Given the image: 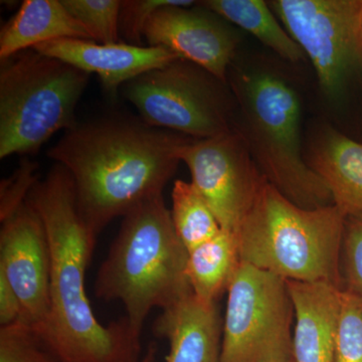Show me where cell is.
Wrapping results in <instances>:
<instances>
[{
    "instance_id": "cell-15",
    "label": "cell",
    "mask_w": 362,
    "mask_h": 362,
    "mask_svg": "<svg viewBox=\"0 0 362 362\" xmlns=\"http://www.w3.org/2000/svg\"><path fill=\"white\" fill-rule=\"evenodd\" d=\"M294 306V362H334L342 289L330 283L286 281Z\"/></svg>"
},
{
    "instance_id": "cell-13",
    "label": "cell",
    "mask_w": 362,
    "mask_h": 362,
    "mask_svg": "<svg viewBox=\"0 0 362 362\" xmlns=\"http://www.w3.org/2000/svg\"><path fill=\"white\" fill-rule=\"evenodd\" d=\"M33 49L61 59L90 75L96 74L111 96H115L133 78L180 59L175 52L161 47L126 42L103 45L78 39L52 40L37 45Z\"/></svg>"
},
{
    "instance_id": "cell-21",
    "label": "cell",
    "mask_w": 362,
    "mask_h": 362,
    "mask_svg": "<svg viewBox=\"0 0 362 362\" xmlns=\"http://www.w3.org/2000/svg\"><path fill=\"white\" fill-rule=\"evenodd\" d=\"M0 362H63L37 328L23 322L0 327Z\"/></svg>"
},
{
    "instance_id": "cell-2",
    "label": "cell",
    "mask_w": 362,
    "mask_h": 362,
    "mask_svg": "<svg viewBox=\"0 0 362 362\" xmlns=\"http://www.w3.org/2000/svg\"><path fill=\"white\" fill-rule=\"evenodd\" d=\"M28 202L44 223L51 251V308L40 331L63 362H139L141 334L127 317L105 326L86 292L93 237L78 214L70 173L54 164Z\"/></svg>"
},
{
    "instance_id": "cell-9",
    "label": "cell",
    "mask_w": 362,
    "mask_h": 362,
    "mask_svg": "<svg viewBox=\"0 0 362 362\" xmlns=\"http://www.w3.org/2000/svg\"><path fill=\"white\" fill-rule=\"evenodd\" d=\"M285 30L310 59L324 95L335 99L362 61V0H273Z\"/></svg>"
},
{
    "instance_id": "cell-29",
    "label": "cell",
    "mask_w": 362,
    "mask_h": 362,
    "mask_svg": "<svg viewBox=\"0 0 362 362\" xmlns=\"http://www.w3.org/2000/svg\"><path fill=\"white\" fill-rule=\"evenodd\" d=\"M282 362H294V361H282Z\"/></svg>"
},
{
    "instance_id": "cell-5",
    "label": "cell",
    "mask_w": 362,
    "mask_h": 362,
    "mask_svg": "<svg viewBox=\"0 0 362 362\" xmlns=\"http://www.w3.org/2000/svg\"><path fill=\"white\" fill-rule=\"evenodd\" d=\"M228 85L239 112L235 127L266 180L303 209L333 204L329 188L303 156L301 102L293 86L268 70L239 71Z\"/></svg>"
},
{
    "instance_id": "cell-30",
    "label": "cell",
    "mask_w": 362,
    "mask_h": 362,
    "mask_svg": "<svg viewBox=\"0 0 362 362\" xmlns=\"http://www.w3.org/2000/svg\"><path fill=\"white\" fill-rule=\"evenodd\" d=\"M361 40H362V30H361Z\"/></svg>"
},
{
    "instance_id": "cell-25",
    "label": "cell",
    "mask_w": 362,
    "mask_h": 362,
    "mask_svg": "<svg viewBox=\"0 0 362 362\" xmlns=\"http://www.w3.org/2000/svg\"><path fill=\"white\" fill-rule=\"evenodd\" d=\"M340 266L342 290L362 295V216L345 220Z\"/></svg>"
},
{
    "instance_id": "cell-1",
    "label": "cell",
    "mask_w": 362,
    "mask_h": 362,
    "mask_svg": "<svg viewBox=\"0 0 362 362\" xmlns=\"http://www.w3.org/2000/svg\"><path fill=\"white\" fill-rule=\"evenodd\" d=\"M192 140L140 118L103 117L65 131L47 156L70 173L78 214L97 239L115 218L162 194Z\"/></svg>"
},
{
    "instance_id": "cell-3",
    "label": "cell",
    "mask_w": 362,
    "mask_h": 362,
    "mask_svg": "<svg viewBox=\"0 0 362 362\" xmlns=\"http://www.w3.org/2000/svg\"><path fill=\"white\" fill-rule=\"evenodd\" d=\"M188 251L178 238L170 209L159 194L129 211L98 271L95 295L123 304L126 317L142 333L147 316L192 293L187 275Z\"/></svg>"
},
{
    "instance_id": "cell-10",
    "label": "cell",
    "mask_w": 362,
    "mask_h": 362,
    "mask_svg": "<svg viewBox=\"0 0 362 362\" xmlns=\"http://www.w3.org/2000/svg\"><path fill=\"white\" fill-rule=\"evenodd\" d=\"M197 188L221 230L237 233L266 182L237 128L192 140L181 152Z\"/></svg>"
},
{
    "instance_id": "cell-27",
    "label": "cell",
    "mask_w": 362,
    "mask_h": 362,
    "mask_svg": "<svg viewBox=\"0 0 362 362\" xmlns=\"http://www.w3.org/2000/svg\"><path fill=\"white\" fill-rule=\"evenodd\" d=\"M23 305L4 273L0 272V327L20 322Z\"/></svg>"
},
{
    "instance_id": "cell-28",
    "label": "cell",
    "mask_w": 362,
    "mask_h": 362,
    "mask_svg": "<svg viewBox=\"0 0 362 362\" xmlns=\"http://www.w3.org/2000/svg\"><path fill=\"white\" fill-rule=\"evenodd\" d=\"M157 356H158V347L156 342H151L147 346L139 362H156Z\"/></svg>"
},
{
    "instance_id": "cell-4",
    "label": "cell",
    "mask_w": 362,
    "mask_h": 362,
    "mask_svg": "<svg viewBox=\"0 0 362 362\" xmlns=\"http://www.w3.org/2000/svg\"><path fill=\"white\" fill-rule=\"evenodd\" d=\"M345 220L334 204L303 209L266 181L235 233L240 262L286 281L342 289Z\"/></svg>"
},
{
    "instance_id": "cell-20",
    "label": "cell",
    "mask_w": 362,
    "mask_h": 362,
    "mask_svg": "<svg viewBox=\"0 0 362 362\" xmlns=\"http://www.w3.org/2000/svg\"><path fill=\"white\" fill-rule=\"evenodd\" d=\"M171 202L173 226L188 252L221 232L216 216L194 183L176 180Z\"/></svg>"
},
{
    "instance_id": "cell-26",
    "label": "cell",
    "mask_w": 362,
    "mask_h": 362,
    "mask_svg": "<svg viewBox=\"0 0 362 362\" xmlns=\"http://www.w3.org/2000/svg\"><path fill=\"white\" fill-rule=\"evenodd\" d=\"M37 164L30 160L21 162L13 175L2 180L0 187V221L7 220L28 202L30 192L40 180Z\"/></svg>"
},
{
    "instance_id": "cell-18",
    "label": "cell",
    "mask_w": 362,
    "mask_h": 362,
    "mask_svg": "<svg viewBox=\"0 0 362 362\" xmlns=\"http://www.w3.org/2000/svg\"><path fill=\"white\" fill-rule=\"evenodd\" d=\"M240 264L237 235L221 230L188 252L187 275L192 293L207 303H218Z\"/></svg>"
},
{
    "instance_id": "cell-22",
    "label": "cell",
    "mask_w": 362,
    "mask_h": 362,
    "mask_svg": "<svg viewBox=\"0 0 362 362\" xmlns=\"http://www.w3.org/2000/svg\"><path fill=\"white\" fill-rule=\"evenodd\" d=\"M69 13L87 28L94 42L111 45L120 42V0H62Z\"/></svg>"
},
{
    "instance_id": "cell-8",
    "label": "cell",
    "mask_w": 362,
    "mask_h": 362,
    "mask_svg": "<svg viewBox=\"0 0 362 362\" xmlns=\"http://www.w3.org/2000/svg\"><path fill=\"white\" fill-rule=\"evenodd\" d=\"M226 293L221 362L293 361L294 306L286 280L240 262Z\"/></svg>"
},
{
    "instance_id": "cell-17",
    "label": "cell",
    "mask_w": 362,
    "mask_h": 362,
    "mask_svg": "<svg viewBox=\"0 0 362 362\" xmlns=\"http://www.w3.org/2000/svg\"><path fill=\"white\" fill-rule=\"evenodd\" d=\"M64 39L93 40L62 0H25L0 32V59L33 49L45 42ZM94 42V40H93Z\"/></svg>"
},
{
    "instance_id": "cell-19",
    "label": "cell",
    "mask_w": 362,
    "mask_h": 362,
    "mask_svg": "<svg viewBox=\"0 0 362 362\" xmlns=\"http://www.w3.org/2000/svg\"><path fill=\"white\" fill-rule=\"evenodd\" d=\"M202 6L223 20L254 35L281 58L291 63L304 59V52L287 30L268 2L263 0H206Z\"/></svg>"
},
{
    "instance_id": "cell-24",
    "label": "cell",
    "mask_w": 362,
    "mask_h": 362,
    "mask_svg": "<svg viewBox=\"0 0 362 362\" xmlns=\"http://www.w3.org/2000/svg\"><path fill=\"white\" fill-rule=\"evenodd\" d=\"M197 4L192 0H122L119 18V30L126 44L143 45L145 30L150 18L161 7L175 6L190 7Z\"/></svg>"
},
{
    "instance_id": "cell-14",
    "label": "cell",
    "mask_w": 362,
    "mask_h": 362,
    "mask_svg": "<svg viewBox=\"0 0 362 362\" xmlns=\"http://www.w3.org/2000/svg\"><path fill=\"white\" fill-rule=\"evenodd\" d=\"M168 339L165 362H221L223 321L218 303H207L194 293L161 310L152 326Z\"/></svg>"
},
{
    "instance_id": "cell-6",
    "label": "cell",
    "mask_w": 362,
    "mask_h": 362,
    "mask_svg": "<svg viewBox=\"0 0 362 362\" xmlns=\"http://www.w3.org/2000/svg\"><path fill=\"white\" fill-rule=\"evenodd\" d=\"M90 74L33 49L1 61L0 158L33 154L77 124Z\"/></svg>"
},
{
    "instance_id": "cell-16",
    "label": "cell",
    "mask_w": 362,
    "mask_h": 362,
    "mask_svg": "<svg viewBox=\"0 0 362 362\" xmlns=\"http://www.w3.org/2000/svg\"><path fill=\"white\" fill-rule=\"evenodd\" d=\"M306 160L345 218L362 216V143L325 126L312 142Z\"/></svg>"
},
{
    "instance_id": "cell-11",
    "label": "cell",
    "mask_w": 362,
    "mask_h": 362,
    "mask_svg": "<svg viewBox=\"0 0 362 362\" xmlns=\"http://www.w3.org/2000/svg\"><path fill=\"white\" fill-rule=\"evenodd\" d=\"M0 272L20 298L21 322L44 330L51 308V251L44 223L28 199L1 221Z\"/></svg>"
},
{
    "instance_id": "cell-12",
    "label": "cell",
    "mask_w": 362,
    "mask_h": 362,
    "mask_svg": "<svg viewBox=\"0 0 362 362\" xmlns=\"http://www.w3.org/2000/svg\"><path fill=\"white\" fill-rule=\"evenodd\" d=\"M149 47H161L228 83L240 37L230 23L197 2L194 6L161 7L145 30Z\"/></svg>"
},
{
    "instance_id": "cell-23",
    "label": "cell",
    "mask_w": 362,
    "mask_h": 362,
    "mask_svg": "<svg viewBox=\"0 0 362 362\" xmlns=\"http://www.w3.org/2000/svg\"><path fill=\"white\" fill-rule=\"evenodd\" d=\"M334 362H362V295L342 290Z\"/></svg>"
},
{
    "instance_id": "cell-7",
    "label": "cell",
    "mask_w": 362,
    "mask_h": 362,
    "mask_svg": "<svg viewBox=\"0 0 362 362\" xmlns=\"http://www.w3.org/2000/svg\"><path fill=\"white\" fill-rule=\"evenodd\" d=\"M120 90L152 127L195 140L216 137L235 127L237 105L228 83L187 59L147 71Z\"/></svg>"
}]
</instances>
